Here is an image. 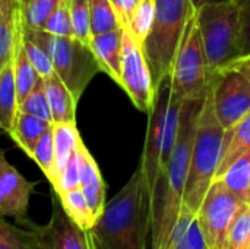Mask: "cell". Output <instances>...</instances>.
Returning <instances> with one entry per match:
<instances>
[{"instance_id": "6da1fadb", "label": "cell", "mask_w": 250, "mask_h": 249, "mask_svg": "<svg viewBox=\"0 0 250 249\" xmlns=\"http://www.w3.org/2000/svg\"><path fill=\"white\" fill-rule=\"evenodd\" d=\"M204 100L183 101L174 150L167 166L160 170L149 197L151 249H166L173 226L183 207L192 147Z\"/></svg>"}, {"instance_id": "7a4b0ae2", "label": "cell", "mask_w": 250, "mask_h": 249, "mask_svg": "<svg viewBox=\"0 0 250 249\" xmlns=\"http://www.w3.org/2000/svg\"><path fill=\"white\" fill-rule=\"evenodd\" d=\"M91 232L98 249H148V242L151 244L149 195L139 167L105 204Z\"/></svg>"}, {"instance_id": "3957f363", "label": "cell", "mask_w": 250, "mask_h": 249, "mask_svg": "<svg viewBox=\"0 0 250 249\" xmlns=\"http://www.w3.org/2000/svg\"><path fill=\"white\" fill-rule=\"evenodd\" d=\"M224 128L217 119L212 91L209 88L204 100L196 126L189 175L183 198V205L190 208L193 213H198L209 186L215 181L221 158Z\"/></svg>"}, {"instance_id": "277c9868", "label": "cell", "mask_w": 250, "mask_h": 249, "mask_svg": "<svg viewBox=\"0 0 250 249\" xmlns=\"http://www.w3.org/2000/svg\"><path fill=\"white\" fill-rule=\"evenodd\" d=\"M193 12L190 0H155L154 22L142 43L155 90L171 75L176 53Z\"/></svg>"}, {"instance_id": "5b68a950", "label": "cell", "mask_w": 250, "mask_h": 249, "mask_svg": "<svg viewBox=\"0 0 250 249\" xmlns=\"http://www.w3.org/2000/svg\"><path fill=\"white\" fill-rule=\"evenodd\" d=\"M196 12V22L211 78L239 59L240 16L236 0H214Z\"/></svg>"}, {"instance_id": "8992f818", "label": "cell", "mask_w": 250, "mask_h": 249, "mask_svg": "<svg viewBox=\"0 0 250 249\" xmlns=\"http://www.w3.org/2000/svg\"><path fill=\"white\" fill-rule=\"evenodd\" d=\"M211 73L204 51L196 12L189 18L171 70V88L185 100H204L211 88Z\"/></svg>"}, {"instance_id": "52a82bcc", "label": "cell", "mask_w": 250, "mask_h": 249, "mask_svg": "<svg viewBox=\"0 0 250 249\" xmlns=\"http://www.w3.org/2000/svg\"><path fill=\"white\" fill-rule=\"evenodd\" d=\"M48 48L54 72L79 101L92 78L101 72L89 45L75 37H56L48 34Z\"/></svg>"}, {"instance_id": "ba28073f", "label": "cell", "mask_w": 250, "mask_h": 249, "mask_svg": "<svg viewBox=\"0 0 250 249\" xmlns=\"http://www.w3.org/2000/svg\"><path fill=\"white\" fill-rule=\"evenodd\" d=\"M246 203L220 179L209 186L196 216L209 249H223L229 229Z\"/></svg>"}, {"instance_id": "9c48e42d", "label": "cell", "mask_w": 250, "mask_h": 249, "mask_svg": "<svg viewBox=\"0 0 250 249\" xmlns=\"http://www.w3.org/2000/svg\"><path fill=\"white\" fill-rule=\"evenodd\" d=\"M16 222L31 230L38 249H98L92 232L82 229L66 214L54 191L51 192V216L45 225H34L25 217Z\"/></svg>"}, {"instance_id": "30bf717a", "label": "cell", "mask_w": 250, "mask_h": 249, "mask_svg": "<svg viewBox=\"0 0 250 249\" xmlns=\"http://www.w3.org/2000/svg\"><path fill=\"white\" fill-rule=\"evenodd\" d=\"M214 109L224 131L231 129L250 112V82L237 69L227 66L211 82Z\"/></svg>"}, {"instance_id": "8fae6325", "label": "cell", "mask_w": 250, "mask_h": 249, "mask_svg": "<svg viewBox=\"0 0 250 249\" xmlns=\"http://www.w3.org/2000/svg\"><path fill=\"white\" fill-rule=\"evenodd\" d=\"M119 85L126 91L132 103L141 112H151L155 100V88L142 45L123 29L122 70Z\"/></svg>"}, {"instance_id": "7c38bea8", "label": "cell", "mask_w": 250, "mask_h": 249, "mask_svg": "<svg viewBox=\"0 0 250 249\" xmlns=\"http://www.w3.org/2000/svg\"><path fill=\"white\" fill-rule=\"evenodd\" d=\"M170 95H171V75H168L155 90V100H154L152 110L149 112L148 132L145 138L142 160L139 164L149 197L154 191V186L160 173Z\"/></svg>"}, {"instance_id": "4fadbf2b", "label": "cell", "mask_w": 250, "mask_h": 249, "mask_svg": "<svg viewBox=\"0 0 250 249\" xmlns=\"http://www.w3.org/2000/svg\"><path fill=\"white\" fill-rule=\"evenodd\" d=\"M35 183L23 178L6 158L0 147V216L15 220L26 217Z\"/></svg>"}, {"instance_id": "5bb4252c", "label": "cell", "mask_w": 250, "mask_h": 249, "mask_svg": "<svg viewBox=\"0 0 250 249\" xmlns=\"http://www.w3.org/2000/svg\"><path fill=\"white\" fill-rule=\"evenodd\" d=\"M122 45L123 28L92 35L89 43V47L100 65L101 72L107 73L117 84L120 82L122 70Z\"/></svg>"}, {"instance_id": "9a60e30c", "label": "cell", "mask_w": 250, "mask_h": 249, "mask_svg": "<svg viewBox=\"0 0 250 249\" xmlns=\"http://www.w3.org/2000/svg\"><path fill=\"white\" fill-rule=\"evenodd\" d=\"M79 161H81V189L88 201L91 213L97 220L105 207V183L101 172L89 154L83 142L79 144Z\"/></svg>"}, {"instance_id": "2e32d148", "label": "cell", "mask_w": 250, "mask_h": 249, "mask_svg": "<svg viewBox=\"0 0 250 249\" xmlns=\"http://www.w3.org/2000/svg\"><path fill=\"white\" fill-rule=\"evenodd\" d=\"M166 249H209L201 230L196 213L186 205L180 210Z\"/></svg>"}, {"instance_id": "e0dca14e", "label": "cell", "mask_w": 250, "mask_h": 249, "mask_svg": "<svg viewBox=\"0 0 250 249\" xmlns=\"http://www.w3.org/2000/svg\"><path fill=\"white\" fill-rule=\"evenodd\" d=\"M250 150V112L231 129L224 131L221 158L215 179H220L226 170L245 153Z\"/></svg>"}, {"instance_id": "ac0fdd59", "label": "cell", "mask_w": 250, "mask_h": 249, "mask_svg": "<svg viewBox=\"0 0 250 249\" xmlns=\"http://www.w3.org/2000/svg\"><path fill=\"white\" fill-rule=\"evenodd\" d=\"M44 79V87L51 110L53 123H76V100L69 91V88L63 84V81L57 76V73H51Z\"/></svg>"}, {"instance_id": "d6986e66", "label": "cell", "mask_w": 250, "mask_h": 249, "mask_svg": "<svg viewBox=\"0 0 250 249\" xmlns=\"http://www.w3.org/2000/svg\"><path fill=\"white\" fill-rule=\"evenodd\" d=\"M21 22L19 1L0 0V70L13 59Z\"/></svg>"}, {"instance_id": "ffe728a7", "label": "cell", "mask_w": 250, "mask_h": 249, "mask_svg": "<svg viewBox=\"0 0 250 249\" xmlns=\"http://www.w3.org/2000/svg\"><path fill=\"white\" fill-rule=\"evenodd\" d=\"M51 125H53L51 122L42 120L37 116L26 114V113L18 110L15 122H13V128L7 135L15 141V144L26 156L31 157L37 142L40 141V138L45 134V131Z\"/></svg>"}, {"instance_id": "44dd1931", "label": "cell", "mask_w": 250, "mask_h": 249, "mask_svg": "<svg viewBox=\"0 0 250 249\" xmlns=\"http://www.w3.org/2000/svg\"><path fill=\"white\" fill-rule=\"evenodd\" d=\"M22 19V18H21ZM13 72H15V84H16V94H18V107L35 87L38 79L41 78L31 63L28 53L23 45V32H22V22L18 32L15 53H13Z\"/></svg>"}, {"instance_id": "7402d4cb", "label": "cell", "mask_w": 250, "mask_h": 249, "mask_svg": "<svg viewBox=\"0 0 250 249\" xmlns=\"http://www.w3.org/2000/svg\"><path fill=\"white\" fill-rule=\"evenodd\" d=\"M23 45L28 57L41 78H47L54 73V66L48 48V32L44 29H31L22 23Z\"/></svg>"}, {"instance_id": "603a6c76", "label": "cell", "mask_w": 250, "mask_h": 249, "mask_svg": "<svg viewBox=\"0 0 250 249\" xmlns=\"http://www.w3.org/2000/svg\"><path fill=\"white\" fill-rule=\"evenodd\" d=\"M53 141H54V173L51 185L57 181L59 175L67 164L78 145L82 142L76 123H53Z\"/></svg>"}, {"instance_id": "cb8c5ba5", "label": "cell", "mask_w": 250, "mask_h": 249, "mask_svg": "<svg viewBox=\"0 0 250 249\" xmlns=\"http://www.w3.org/2000/svg\"><path fill=\"white\" fill-rule=\"evenodd\" d=\"M18 113V94L13 59L0 70V131L9 134Z\"/></svg>"}, {"instance_id": "d4e9b609", "label": "cell", "mask_w": 250, "mask_h": 249, "mask_svg": "<svg viewBox=\"0 0 250 249\" xmlns=\"http://www.w3.org/2000/svg\"><path fill=\"white\" fill-rule=\"evenodd\" d=\"M59 201L63 207V210L66 211V214L82 229H88L91 230L95 219L91 213V208L88 205V201L81 189V186L64 191L57 194Z\"/></svg>"}, {"instance_id": "484cf974", "label": "cell", "mask_w": 250, "mask_h": 249, "mask_svg": "<svg viewBox=\"0 0 250 249\" xmlns=\"http://www.w3.org/2000/svg\"><path fill=\"white\" fill-rule=\"evenodd\" d=\"M220 181L250 205V150L226 170Z\"/></svg>"}, {"instance_id": "4316f807", "label": "cell", "mask_w": 250, "mask_h": 249, "mask_svg": "<svg viewBox=\"0 0 250 249\" xmlns=\"http://www.w3.org/2000/svg\"><path fill=\"white\" fill-rule=\"evenodd\" d=\"M22 23L31 29H42L60 0H18Z\"/></svg>"}, {"instance_id": "83f0119b", "label": "cell", "mask_w": 250, "mask_h": 249, "mask_svg": "<svg viewBox=\"0 0 250 249\" xmlns=\"http://www.w3.org/2000/svg\"><path fill=\"white\" fill-rule=\"evenodd\" d=\"M0 249H38L28 227L16 222L12 225L0 216Z\"/></svg>"}, {"instance_id": "f1b7e54d", "label": "cell", "mask_w": 250, "mask_h": 249, "mask_svg": "<svg viewBox=\"0 0 250 249\" xmlns=\"http://www.w3.org/2000/svg\"><path fill=\"white\" fill-rule=\"evenodd\" d=\"M89 22L92 35L122 28L110 0H89Z\"/></svg>"}, {"instance_id": "f546056e", "label": "cell", "mask_w": 250, "mask_h": 249, "mask_svg": "<svg viewBox=\"0 0 250 249\" xmlns=\"http://www.w3.org/2000/svg\"><path fill=\"white\" fill-rule=\"evenodd\" d=\"M154 15H155V0H141L130 18V23L126 31H129L130 35L141 45L151 31Z\"/></svg>"}, {"instance_id": "4dcf8cb0", "label": "cell", "mask_w": 250, "mask_h": 249, "mask_svg": "<svg viewBox=\"0 0 250 249\" xmlns=\"http://www.w3.org/2000/svg\"><path fill=\"white\" fill-rule=\"evenodd\" d=\"M18 110L23 112L26 114L37 116V117H40L42 120H47V122L53 123L51 110H50V104H48V98H47V92H45V87H44V79L42 78L38 79L35 87L26 95V98L19 104Z\"/></svg>"}, {"instance_id": "1f68e13d", "label": "cell", "mask_w": 250, "mask_h": 249, "mask_svg": "<svg viewBox=\"0 0 250 249\" xmlns=\"http://www.w3.org/2000/svg\"><path fill=\"white\" fill-rule=\"evenodd\" d=\"M250 205L246 204L227 232L223 249H249Z\"/></svg>"}, {"instance_id": "d6a6232c", "label": "cell", "mask_w": 250, "mask_h": 249, "mask_svg": "<svg viewBox=\"0 0 250 249\" xmlns=\"http://www.w3.org/2000/svg\"><path fill=\"white\" fill-rule=\"evenodd\" d=\"M31 158L38 164L45 178L51 182L54 173V141H53V125L37 142Z\"/></svg>"}, {"instance_id": "836d02e7", "label": "cell", "mask_w": 250, "mask_h": 249, "mask_svg": "<svg viewBox=\"0 0 250 249\" xmlns=\"http://www.w3.org/2000/svg\"><path fill=\"white\" fill-rule=\"evenodd\" d=\"M70 18L73 25V37L89 45L91 43V22H89V0H69Z\"/></svg>"}, {"instance_id": "e575fe53", "label": "cell", "mask_w": 250, "mask_h": 249, "mask_svg": "<svg viewBox=\"0 0 250 249\" xmlns=\"http://www.w3.org/2000/svg\"><path fill=\"white\" fill-rule=\"evenodd\" d=\"M45 32L56 37H73V25L70 18V1L60 0L54 12L47 19L44 28Z\"/></svg>"}, {"instance_id": "d590c367", "label": "cell", "mask_w": 250, "mask_h": 249, "mask_svg": "<svg viewBox=\"0 0 250 249\" xmlns=\"http://www.w3.org/2000/svg\"><path fill=\"white\" fill-rule=\"evenodd\" d=\"M53 191L56 194L73 189L81 186V161H79V145L76 148V151L72 154V157L69 158L67 164L64 166V169L62 170V173L59 175L57 181L54 182Z\"/></svg>"}, {"instance_id": "8d00e7d4", "label": "cell", "mask_w": 250, "mask_h": 249, "mask_svg": "<svg viewBox=\"0 0 250 249\" xmlns=\"http://www.w3.org/2000/svg\"><path fill=\"white\" fill-rule=\"evenodd\" d=\"M240 16L239 35V59L250 56V0H236Z\"/></svg>"}, {"instance_id": "74e56055", "label": "cell", "mask_w": 250, "mask_h": 249, "mask_svg": "<svg viewBox=\"0 0 250 249\" xmlns=\"http://www.w3.org/2000/svg\"><path fill=\"white\" fill-rule=\"evenodd\" d=\"M141 0H110L114 13L119 19V23L123 29H127L129 23H130V18L136 9V6L139 4Z\"/></svg>"}, {"instance_id": "f35d334b", "label": "cell", "mask_w": 250, "mask_h": 249, "mask_svg": "<svg viewBox=\"0 0 250 249\" xmlns=\"http://www.w3.org/2000/svg\"><path fill=\"white\" fill-rule=\"evenodd\" d=\"M237 70H240L250 82V56H245V57H240V59H236L231 65H229Z\"/></svg>"}, {"instance_id": "ab89813d", "label": "cell", "mask_w": 250, "mask_h": 249, "mask_svg": "<svg viewBox=\"0 0 250 249\" xmlns=\"http://www.w3.org/2000/svg\"><path fill=\"white\" fill-rule=\"evenodd\" d=\"M209 1H214V0H190V3H192V6H193L195 10L199 9L201 6H204L205 3H209Z\"/></svg>"}, {"instance_id": "60d3db41", "label": "cell", "mask_w": 250, "mask_h": 249, "mask_svg": "<svg viewBox=\"0 0 250 249\" xmlns=\"http://www.w3.org/2000/svg\"><path fill=\"white\" fill-rule=\"evenodd\" d=\"M249 249H250V238H249Z\"/></svg>"}, {"instance_id": "b9f144b4", "label": "cell", "mask_w": 250, "mask_h": 249, "mask_svg": "<svg viewBox=\"0 0 250 249\" xmlns=\"http://www.w3.org/2000/svg\"><path fill=\"white\" fill-rule=\"evenodd\" d=\"M249 194H250V192H249Z\"/></svg>"}]
</instances>
